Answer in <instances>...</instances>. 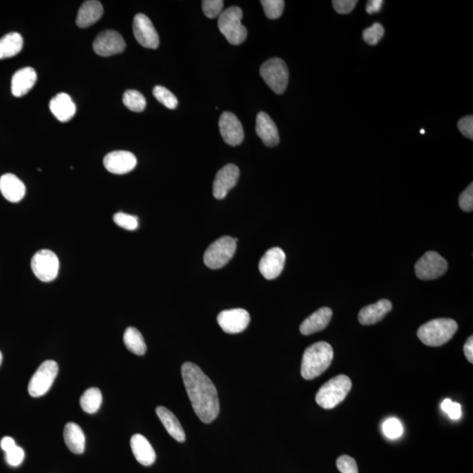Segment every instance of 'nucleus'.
Returning <instances> with one entry per match:
<instances>
[{
	"instance_id": "nucleus-1",
	"label": "nucleus",
	"mask_w": 473,
	"mask_h": 473,
	"mask_svg": "<svg viewBox=\"0 0 473 473\" xmlns=\"http://www.w3.org/2000/svg\"><path fill=\"white\" fill-rule=\"evenodd\" d=\"M182 379L191 401L193 410L204 424H210L220 414V400L216 386L198 365L185 362L182 367Z\"/></svg>"
},
{
	"instance_id": "nucleus-2",
	"label": "nucleus",
	"mask_w": 473,
	"mask_h": 473,
	"mask_svg": "<svg viewBox=\"0 0 473 473\" xmlns=\"http://www.w3.org/2000/svg\"><path fill=\"white\" fill-rule=\"evenodd\" d=\"M334 357V352L329 343L317 342L308 347L303 353L301 374L304 379L310 381L317 378L327 370Z\"/></svg>"
},
{
	"instance_id": "nucleus-3",
	"label": "nucleus",
	"mask_w": 473,
	"mask_h": 473,
	"mask_svg": "<svg viewBox=\"0 0 473 473\" xmlns=\"http://www.w3.org/2000/svg\"><path fill=\"white\" fill-rule=\"evenodd\" d=\"M458 331V324L453 319L439 318L426 322L417 332L419 339L424 345L437 347L453 339Z\"/></svg>"
},
{
	"instance_id": "nucleus-4",
	"label": "nucleus",
	"mask_w": 473,
	"mask_h": 473,
	"mask_svg": "<svg viewBox=\"0 0 473 473\" xmlns=\"http://www.w3.org/2000/svg\"><path fill=\"white\" fill-rule=\"evenodd\" d=\"M352 389V381L346 375H338L324 383L315 396V401L325 410H332L346 399Z\"/></svg>"
},
{
	"instance_id": "nucleus-5",
	"label": "nucleus",
	"mask_w": 473,
	"mask_h": 473,
	"mask_svg": "<svg viewBox=\"0 0 473 473\" xmlns=\"http://www.w3.org/2000/svg\"><path fill=\"white\" fill-rule=\"evenodd\" d=\"M242 18V10L238 6L223 11L218 17V28L232 45L242 44L247 37L246 28L241 23Z\"/></svg>"
},
{
	"instance_id": "nucleus-6",
	"label": "nucleus",
	"mask_w": 473,
	"mask_h": 473,
	"mask_svg": "<svg viewBox=\"0 0 473 473\" xmlns=\"http://www.w3.org/2000/svg\"><path fill=\"white\" fill-rule=\"evenodd\" d=\"M238 239L224 236L208 247L204 253L203 261L211 270H220L227 265L234 257Z\"/></svg>"
},
{
	"instance_id": "nucleus-7",
	"label": "nucleus",
	"mask_w": 473,
	"mask_h": 473,
	"mask_svg": "<svg viewBox=\"0 0 473 473\" xmlns=\"http://www.w3.org/2000/svg\"><path fill=\"white\" fill-rule=\"evenodd\" d=\"M261 77L276 94L284 93L289 84V69L284 61L272 58L261 65Z\"/></svg>"
},
{
	"instance_id": "nucleus-8",
	"label": "nucleus",
	"mask_w": 473,
	"mask_h": 473,
	"mask_svg": "<svg viewBox=\"0 0 473 473\" xmlns=\"http://www.w3.org/2000/svg\"><path fill=\"white\" fill-rule=\"evenodd\" d=\"M57 374H58V365L56 361L43 362L34 374L32 376L30 384H28V393L34 398L44 396L51 389Z\"/></svg>"
},
{
	"instance_id": "nucleus-9",
	"label": "nucleus",
	"mask_w": 473,
	"mask_h": 473,
	"mask_svg": "<svg viewBox=\"0 0 473 473\" xmlns=\"http://www.w3.org/2000/svg\"><path fill=\"white\" fill-rule=\"evenodd\" d=\"M31 267L37 277L43 282H50L59 273L58 257L52 251L42 249L34 254L31 260Z\"/></svg>"
},
{
	"instance_id": "nucleus-10",
	"label": "nucleus",
	"mask_w": 473,
	"mask_h": 473,
	"mask_svg": "<svg viewBox=\"0 0 473 473\" xmlns=\"http://www.w3.org/2000/svg\"><path fill=\"white\" fill-rule=\"evenodd\" d=\"M448 263L439 253L429 251L415 264V275L420 279L429 281L446 274Z\"/></svg>"
},
{
	"instance_id": "nucleus-11",
	"label": "nucleus",
	"mask_w": 473,
	"mask_h": 473,
	"mask_svg": "<svg viewBox=\"0 0 473 473\" xmlns=\"http://www.w3.org/2000/svg\"><path fill=\"white\" fill-rule=\"evenodd\" d=\"M125 46V39L120 33L114 30H106L95 39L93 50L96 55L108 57L123 52Z\"/></svg>"
},
{
	"instance_id": "nucleus-12",
	"label": "nucleus",
	"mask_w": 473,
	"mask_h": 473,
	"mask_svg": "<svg viewBox=\"0 0 473 473\" xmlns=\"http://www.w3.org/2000/svg\"><path fill=\"white\" fill-rule=\"evenodd\" d=\"M132 30L135 39L144 48L156 49L159 46V35L152 21L145 14L139 13L134 17Z\"/></svg>"
},
{
	"instance_id": "nucleus-13",
	"label": "nucleus",
	"mask_w": 473,
	"mask_h": 473,
	"mask_svg": "<svg viewBox=\"0 0 473 473\" xmlns=\"http://www.w3.org/2000/svg\"><path fill=\"white\" fill-rule=\"evenodd\" d=\"M217 322L225 332L237 334L247 328L250 322V315L243 309L224 310L218 315Z\"/></svg>"
},
{
	"instance_id": "nucleus-14",
	"label": "nucleus",
	"mask_w": 473,
	"mask_h": 473,
	"mask_svg": "<svg viewBox=\"0 0 473 473\" xmlns=\"http://www.w3.org/2000/svg\"><path fill=\"white\" fill-rule=\"evenodd\" d=\"M239 178V168L234 164L225 165L217 172L213 182V196L222 200L227 197L228 192L235 187Z\"/></svg>"
},
{
	"instance_id": "nucleus-15",
	"label": "nucleus",
	"mask_w": 473,
	"mask_h": 473,
	"mask_svg": "<svg viewBox=\"0 0 473 473\" xmlns=\"http://www.w3.org/2000/svg\"><path fill=\"white\" fill-rule=\"evenodd\" d=\"M220 129L222 137L228 145L239 146L241 144L245 138L241 122L230 112L222 114L220 120Z\"/></svg>"
},
{
	"instance_id": "nucleus-16",
	"label": "nucleus",
	"mask_w": 473,
	"mask_h": 473,
	"mask_svg": "<svg viewBox=\"0 0 473 473\" xmlns=\"http://www.w3.org/2000/svg\"><path fill=\"white\" fill-rule=\"evenodd\" d=\"M286 254L279 247L267 251L261 258L259 264L260 274L267 279H274L282 274L284 268Z\"/></svg>"
},
{
	"instance_id": "nucleus-17",
	"label": "nucleus",
	"mask_w": 473,
	"mask_h": 473,
	"mask_svg": "<svg viewBox=\"0 0 473 473\" xmlns=\"http://www.w3.org/2000/svg\"><path fill=\"white\" fill-rule=\"evenodd\" d=\"M103 165L110 173L125 175L134 170L137 158L128 151H113L103 158Z\"/></svg>"
},
{
	"instance_id": "nucleus-18",
	"label": "nucleus",
	"mask_w": 473,
	"mask_h": 473,
	"mask_svg": "<svg viewBox=\"0 0 473 473\" xmlns=\"http://www.w3.org/2000/svg\"><path fill=\"white\" fill-rule=\"evenodd\" d=\"M256 134L270 148L277 146L279 142L278 128L268 114L261 112L256 118Z\"/></svg>"
},
{
	"instance_id": "nucleus-19",
	"label": "nucleus",
	"mask_w": 473,
	"mask_h": 473,
	"mask_svg": "<svg viewBox=\"0 0 473 473\" xmlns=\"http://www.w3.org/2000/svg\"><path fill=\"white\" fill-rule=\"evenodd\" d=\"M393 309L392 303L386 299L363 308L358 313V321L363 325L377 324Z\"/></svg>"
},
{
	"instance_id": "nucleus-20",
	"label": "nucleus",
	"mask_w": 473,
	"mask_h": 473,
	"mask_svg": "<svg viewBox=\"0 0 473 473\" xmlns=\"http://www.w3.org/2000/svg\"><path fill=\"white\" fill-rule=\"evenodd\" d=\"M0 191L9 202L18 203L26 195V186L16 175L6 174L0 177Z\"/></svg>"
},
{
	"instance_id": "nucleus-21",
	"label": "nucleus",
	"mask_w": 473,
	"mask_h": 473,
	"mask_svg": "<svg viewBox=\"0 0 473 473\" xmlns=\"http://www.w3.org/2000/svg\"><path fill=\"white\" fill-rule=\"evenodd\" d=\"M332 317V310L328 307H322L303 322L300 326V332L305 336L321 332L327 327Z\"/></svg>"
},
{
	"instance_id": "nucleus-22",
	"label": "nucleus",
	"mask_w": 473,
	"mask_h": 473,
	"mask_svg": "<svg viewBox=\"0 0 473 473\" xmlns=\"http://www.w3.org/2000/svg\"><path fill=\"white\" fill-rule=\"evenodd\" d=\"M49 108L57 120L61 122L70 121L77 112V107L72 99L66 93H59L49 103Z\"/></svg>"
},
{
	"instance_id": "nucleus-23",
	"label": "nucleus",
	"mask_w": 473,
	"mask_h": 473,
	"mask_svg": "<svg viewBox=\"0 0 473 473\" xmlns=\"http://www.w3.org/2000/svg\"><path fill=\"white\" fill-rule=\"evenodd\" d=\"M131 447L136 460L139 464L149 467L155 463L156 454L149 440L141 434H135L131 439Z\"/></svg>"
},
{
	"instance_id": "nucleus-24",
	"label": "nucleus",
	"mask_w": 473,
	"mask_h": 473,
	"mask_svg": "<svg viewBox=\"0 0 473 473\" xmlns=\"http://www.w3.org/2000/svg\"><path fill=\"white\" fill-rule=\"evenodd\" d=\"M37 81V74L33 68L26 67L18 70L12 79L13 95L17 98L27 95Z\"/></svg>"
},
{
	"instance_id": "nucleus-25",
	"label": "nucleus",
	"mask_w": 473,
	"mask_h": 473,
	"mask_svg": "<svg viewBox=\"0 0 473 473\" xmlns=\"http://www.w3.org/2000/svg\"><path fill=\"white\" fill-rule=\"evenodd\" d=\"M103 14V7L101 3L96 0L85 1L78 11L77 25L81 28L91 27L101 19Z\"/></svg>"
},
{
	"instance_id": "nucleus-26",
	"label": "nucleus",
	"mask_w": 473,
	"mask_h": 473,
	"mask_svg": "<svg viewBox=\"0 0 473 473\" xmlns=\"http://www.w3.org/2000/svg\"><path fill=\"white\" fill-rule=\"evenodd\" d=\"M156 414L168 434L177 442L184 443L186 439L185 432L174 413L167 408L159 406L156 408Z\"/></svg>"
},
{
	"instance_id": "nucleus-27",
	"label": "nucleus",
	"mask_w": 473,
	"mask_h": 473,
	"mask_svg": "<svg viewBox=\"0 0 473 473\" xmlns=\"http://www.w3.org/2000/svg\"><path fill=\"white\" fill-rule=\"evenodd\" d=\"M64 441L71 453L80 455L84 453L85 436L81 427L74 422H69L64 428Z\"/></svg>"
},
{
	"instance_id": "nucleus-28",
	"label": "nucleus",
	"mask_w": 473,
	"mask_h": 473,
	"mask_svg": "<svg viewBox=\"0 0 473 473\" xmlns=\"http://www.w3.org/2000/svg\"><path fill=\"white\" fill-rule=\"evenodd\" d=\"M23 48V38L20 34L10 33L0 39V60L18 55Z\"/></svg>"
},
{
	"instance_id": "nucleus-29",
	"label": "nucleus",
	"mask_w": 473,
	"mask_h": 473,
	"mask_svg": "<svg viewBox=\"0 0 473 473\" xmlns=\"http://www.w3.org/2000/svg\"><path fill=\"white\" fill-rule=\"evenodd\" d=\"M125 347L131 353L142 356L146 352V345L141 333L134 327H128L124 333Z\"/></svg>"
},
{
	"instance_id": "nucleus-30",
	"label": "nucleus",
	"mask_w": 473,
	"mask_h": 473,
	"mask_svg": "<svg viewBox=\"0 0 473 473\" xmlns=\"http://www.w3.org/2000/svg\"><path fill=\"white\" fill-rule=\"evenodd\" d=\"M102 403V393L96 388L86 390L80 398L81 408L88 414H94L98 412Z\"/></svg>"
},
{
	"instance_id": "nucleus-31",
	"label": "nucleus",
	"mask_w": 473,
	"mask_h": 473,
	"mask_svg": "<svg viewBox=\"0 0 473 473\" xmlns=\"http://www.w3.org/2000/svg\"><path fill=\"white\" fill-rule=\"evenodd\" d=\"M123 103L132 112L141 113L146 109L145 96L135 89H129L124 93Z\"/></svg>"
},
{
	"instance_id": "nucleus-32",
	"label": "nucleus",
	"mask_w": 473,
	"mask_h": 473,
	"mask_svg": "<svg viewBox=\"0 0 473 473\" xmlns=\"http://www.w3.org/2000/svg\"><path fill=\"white\" fill-rule=\"evenodd\" d=\"M153 94L155 98L164 106L168 109H175L178 106V100L170 89L163 87V86H156L153 89Z\"/></svg>"
},
{
	"instance_id": "nucleus-33",
	"label": "nucleus",
	"mask_w": 473,
	"mask_h": 473,
	"mask_svg": "<svg viewBox=\"0 0 473 473\" xmlns=\"http://www.w3.org/2000/svg\"><path fill=\"white\" fill-rule=\"evenodd\" d=\"M260 3L268 19L276 20L282 16L285 7L283 0H263Z\"/></svg>"
},
{
	"instance_id": "nucleus-34",
	"label": "nucleus",
	"mask_w": 473,
	"mask_h": 473,
	"mask_svg": "<svg viewBox=\"0 0 473 473\" xmlns=\"http://www.w3.org/2000/svg\"><path fill=\"white\" fill-rule=\"evenodd\" d=\"M385 30L381 24L374 23L363 32V39L367 44L374 46L384 37Z\"/></svg>"
},
{
	"instance_id": "nucleus-35",
	"label": "nucleus",
	"mask_w": 473,
	"mask_h": 473,
	"mask_svg": "<svg viewBox=\"0 0 473 473\" xmlns=\"http://www.w3.org/2000/svg\"><path fill=\"white\" fill-rule=\"evenodd\" d=\"M113 221L118 227L128 231H134L139 227V218L132 215L118 213L113 216Z\"/></svg>"
},
{
	"instance_id": "nucleus-36",
	"label": "nucleus",
	"mask_w": 473,
	"mask_h": 473,
	"mask_svg": "<svg viewBox=\"0 0 473 473\" xmlns=\"http://www.w3.org/2000/svg\"><path fill=\"white\" fill-rule=\"evenodd\" d=\"M203 13L210 19L220 17L223 12L224 1L222 0H203L202 2Z\"/></svg>"
},
{
	"instance_id": "nucleus-37",
	"label": "nucleus",
	"mask_w": 473,
	"mask_h": 473,
	"mask_svg": "<svg viewBox=\"0 0 473 473\" xmlns=\"http://www.w3.org/2000/svg\"><path fill=\"white\" fill-rule=\"evenodd\" d=\"M383 431L389 439H396L403 435V427L399 420L396 418H390L383 424Z\"/></svg>"
},
{
	"instance_id": "nucleus-38",
	"label": "nucleus",
	"mask_w": 473,
	"mask_h": 473,
	"mask_svg": "<svg viewBox=\"0 0 473 473\" xmlns=\"http://www.w3.org/2000/svg\"><path fill=\"white\" fill-rule=\"evenodd\" d=\"M336 467L341 473H358V465L354 458L342 455L336 462Z\"/></svg>"
},
{
	"instance_id": "nucleus-39",
	"label": "nucleus",
	"mask_w": 473,
	"mask_h": 473,
	"mask_svg": "<svg viewBox=\"0 0 473 473\" xmlns=\"http://www.w3.org/2000/svg\"><path fill=\"white\" fill-rule=\"evenodd\" d=\"M25 458V451L23 448L19 446H14L12 449L7 450L6 453V460L7 464L11 465V467H19Z\"/></svg>"
},
{
	"instance_id": "nucleus-40",
	"label": "nucleus",
	"mask_w": 473,
	"mask_h": 473,
	"mask_svg": "<svg viewBox=\"0 0 473 473\" xmlns=\"http://www.w3.org/2000/svg\"><path fill=\"white\" fill-rule=\"evenodd\" d=\"M441 408L449 415L451 420H458L462 415L461 405L458 403H453L450 399H446L441 404Z\"/></svg>"
},
{
	"instance_id": "nucleus-41",
	"label": "nucleus",
	"mask_w": 473,
	"mask_h": 473,
	"mask_svg": "<svg viewBox=\"0 0 473 473\" xmlns=\"http://www.w3.org/2000/svg\"><path fill=\"white\" fill-rule=\"evenodd\" d=\"M460 206L461 210L472 213L473 210V184H471L468 188L460 196Z\"/></svg>"
},
{
	"instance_id": "nucleus-42",
	"label": "nucleus",
	"mask_w": 473,
	"mask_h": 473,
	"mask_svg": "<svg viewBox=\"0 0 473 473\" xmlns=\"http://www.w3.org/2000/svg\"><path fill=\"white\" fill-rule=\"evenodd\" d=\"M332 3L336 13L347 14L353 12L358 2L356 0H334Z\"/></svg>"
},
{
	"instance_id": "nucleus-43",
	"label": "nucleus",
	"mask_w": 473,
	"mask_h": 473,
	"mask_svg": "<svg viewBox=\"0 0 473 473\" xmlns=\"http://www.w3.org/2000/svg\"><path fill=\"white\" fill-rule=\"evenodd\" d=\"M458 129L461 132V134L465 136V137L470 139L471 141L473 139V117L467 116L462 118L460 122L458 124Z\"/></svg>"
},
{
	"instance_id": "nucleus-44",
	"label": "nucleus",
	"mask_w": 473,
	"mask_h": 473,
	"mask_svg": "<svg viewBox=\"0 0 473 473\" xmlns=\"http://www.w3.org/2000/svg\"><path fill=\"white\" fill-rule=\"evenodd\" d=\"M382 5V0H371V1H368L367 5V13L374 14L379 13L381 9Z\"/></svg>"
},
{
	"instance_id": "nucleus-45",
	"label": "nucleus",
	"mask_w": 473,
	"mask_h": 473,
	"mask_svg": "<svg viewBox=\"0 0 473 473\" xmlns=\"http://www.w3.org/2000/svg\"><path fill=\"white\" fill-rule=\"evenodd\" d=\"M464 352L465 356L470 363H473V338L472 336L467 339V343L464 346Z\"/></svg>"
},
{
	"instance_id": "nucleus-46",
	"label": "nucleus",
	"mask_w": 473,
	"mask_h": 473,
	"mask_svg": "<svg viewBox=\"0 0 473 473\" xmlns=\"http://www.w3.org/2000/svg\"><path fill=\"white\" fill-rule=\"evenodd\" d=\"M0 446H1L2 450L6 453L7 450H9L14 446H16L15 441H14L12 437L10 436L3 437L1 442H0Z\"/></svg>"
},
{
	"instance_id": "nucleus-47",
	"label": "nucleus",
	"mask_w": 473,
	"mask_h": 473,
	"mask_svg": "<svg viewBox=\"0 0 473 473\" xmlns=\"http://www.w3.org/2000/svg\"><path fill=\"white\" fill-rule=\"evenodd\" d=\"M2 360H3V355L2 353L0 352V365L2 364Z\"/></svg>"
},
{
	"instance_id": "nucleus-48",
	"label": "nucleus",
	"mask_w": 473,
	"mask_h": 473,
	"mask_svg": "<svg viewBox=\"0 0 473 473\" xmlns=\"http://www.w3.org/2000/svg\"><path fill=\"white\" fill-rule=\"evenodd\" d=\"M420 132H421L422 134H425V131L424 130V129H422V130L420 131Z\"/></svg>"
}]
</instances>
